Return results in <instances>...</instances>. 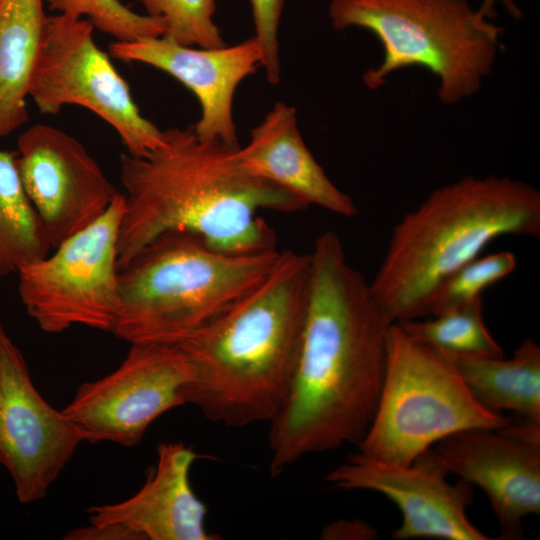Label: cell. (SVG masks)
I'll list each match as a JSON object with an SVG mask.
<instances>
[{
    "instance_id": "1",
    "label": "cell",
    "mask_w": 540,
    "mask_h": 540,
    "mask_svg": "<svg viewBox=\"0 0 540 540\" xmlns=\"http://www.w3.org/2000/svg\"><path fill=\"white\" fill-rule=\"evenodd\" d=\"M301 351L287 398L269 423V471L358 444L376 412L391 322L369 282L347 261L339 236L315 240Z\"/></svg>"
},
{
    "instance_id": "2",
    "label": "cell",
    "mask_w": 540,
    "mask_h": 540,
    "mask_svg": "<svg viewBox=\"0 0 540 540\" xmlns=\"http://www.w3.org/2000/svg\"><path fill=\"white\" fill-rule=\"evenodd\" d=\"M239 146L198 138L193 125L164 131L163 143L144 156L120 157L125 189L117 241L123 268L164 232L184 230L231 254L276 248V236L259 210L307 208L279 186L245 170Z\"/></svg>"
},
{
    "instance_id": "3",
    "label": "cell",
    "mask_w": 540,
    "mask_h": 540,
    "mask_svg": "<svg viewBox=\"0 0 540 540\" xmlns=\"http://www.w3.org/2000/svg\"><path fill=\"white\" fill-rule=\"evenodd\" d=\"M310 284V254L281 251L258 285L181 342L192 369L186 404L226 427L270 423L296 371Z\"/></svg>"
},
{
    "instance_id": "4",
    "label": "cell",
    "mask_w": 540,
    "mask_h": 540,
    "mask_svg": "<svg viewBox=\"0 0 540 540\" xmlns=\"http://www.w3.org/2000/svg\"><path fill=\"white\" fill-rule=\"evenodd\" d=\"M540 234V192L509 177L465 176L435 189L394 226L369 282L391 323L427 316L438 285L505 236Z\"/></svg>"
},
{
    "instance_id": "5",
    "label": "cell",
    "mask_w": 540,
    "mask_h": 540,
    "mask_svg": "<svg viewBox=\"0 0 540 540\" xmlns=\"http://www.w3.org/2000/svg\"><path fill=\"white\" fill-rule=\"evenodd\" d=\"M280 252L231 254L189 231L164 232L119 269L111 332L130 344L179 345L258 285Z\"/></svg>"
},
{
    "instance_id": "6",
    "label": "cell",
    "mask_w": 540,
    "mask_h": 540,
    "mask_svg": "<svg viewBox=\"0 0 540 540\" xmlns=\"http://www.w3.org/2000/svg\"><path fill=\"white\" fill-rule=\"evenodd\" d=\"M328 14L334 29L362 28L380 41L383 60L363 75L368 88L381 87L396 70L419 66L437 77L445 104L480 90L503 32L467 0H331Z\"/></svg>"
},
{
    "instance_id": "7",
    "label": "cell",
    "mask_w": 540,
    "mask_h": 540,
    "mask_svg": "<svg viewBox=\"0 0 540 540\" xmlns=\"http://www.w3.org/2000/svg\"><path fill=\"white\" fill-rule=\"evenodd\" d=\"M511 420L479 403L445 354L408 335L388 333L384 381L373 420L358 443L376 460L410 465L442 439L462 430H500Z\"/></svg>"
},
{
    "instance_id": "8",
    "label": "cell",
    "mask_w": 540,
    "mask_h": 540,
    "mask_svg": "<svg viewBox=\"0 0 540 540\" xmlns=\"http://www.w3.org/2000/svg\"><path fill=\"white\" fill-rule=\"evenodd\" d=\"M122 210L119 193L94 223L17 272L22 304L42 331L61 333L76 325L112 331L120 304L117 241Z\"/></svg>"
},
{
    "instance_id": "9",
    "label": "cell",
    "mask_w": 540,
    "mask_h": 540,
    "mask_svg": "<svg viewBox=\"0 0 540 540\" xmlns=\"http://www.w3.org/2000/svg\"><path fill=\"white\" fill-rule=\"evenodd\" d=\"M84 18L47 16L28 96L42 114L82 106L118 133L128 154L144 156L164 141V131L145 118L109 56L95 43Z\"/></svg>"
},
{
    "instance_id": "10",
    "label": "cell",
    "mask_w": 540,
    "mask_h": 540,
    "mask_svg": "<svg viewBox=\"0 0 540 540\" xmlns=\"http://www.w3.org/2000/svg\"><path fill=\"white\" fill-rule=\"evenodd\" d=\"M191 380L178 345L131 344L113 372L79 385L62 412L84 441L133 447L156 419L186 404Z\"/></svg>"
},
{
    "instance_id": "11",
    "label": "cell",
    "mask_w": 540,
    "mask_h": 540,
    "mask_svg": "<svg viewBox=\"0 0 540 540\" xmlns=\"http://www.w3.org/2000/svg\"><path fill=\"white\" fill-rule=\"evenodd\" d=\"M83 441L38 392L22 352L0 325V463L18 501L43 499Z\"/></svg>"
},
{
    "instance_id": "12",
    "label": "cell",
    "mask_w": 540,
    "mask_h": 540,
    "mask_svg": "<svg viewBox=\"0 0 540 540\" xmlns=\"http://www.w3.org/2000/svg\"><path fill=\"white\" fill-rule=\"evenodd\" d=\"M17 148L23 186L52 249L99 219L119 194L85 147L61 129L32 125Z\"/></svg>"
},
{
    "instance_id": "13",
    "label": "cell",
    "mask_w": 540,
    "mask_h": 540,
    "mask_svg": "<svg viewBox=\"0 0 540 540\" xmlns=\"http://www.w3.org/2000/svg\"><path fill=\"white\" fill-rule=\"evenodd\" d=\"M447 475L431 449L410 465L390 464L358 452L331 470L325 481L335 489L378 492L394 502L402 523L393 531V539H489L467 516L473 486L465 481L449 483Z\"/></svg>"
},
{
    "instance_id": "14",
    "label": "cell",
    "mask_w": 540,
    "mask_h": 540,
    "mask_svg": "<svg viewBox=\"0 0 540 540\" xmlns=\"http://www.w3.org/2000/svg\"><path fill=\"white\" fill-rule=\"evenodd\" d=\"M435 453L448 473L486 493L500 539L523 538V519L540 512V425L462 430L439 441Z\"/></svg>"
},
{
    "instance_id": "15",
    "label": "cell",
    "mask_w": 540,
    "mask_h": 540,
    "mask_svg": "<svg viewBox=\"0 0 540 540\" xmlns=\"http://www.w3.org/2000/svg\"><path fill=\"white\" fill-rule=\"evenodd\" d=\"M111 56L159 69L181 82L196 96L201 117L194 127L198 138L239 146L233 120V98L239 84L261 65V52L252 37L218 48H194L167 36L115 41Z\"/></svg>"
},
{
    "instance_id": "16",
    "label": "cell",
    "mask_w": 540,
    "mask_h": 540,
    "mask_svg": "<svg viewBox=\"0 0 540 540\" xmlns=\"http://www.w3.org/2000/svg\"><path fill=\"white\" fill-rule=\"evenodd\" d=\"M198 457L182 442L159 444L156 463L142 487L121 502L91 506L89 524H117L137 540L220 539L207 530V507L190 483Z\"/></svg>"
},
{
    "instance_id": "17",
    "label": "cell",
    "mask_w": 540,
    "mask_h": 540,
    "mask_svg": "<svg viewBox=\"0 0 540 540\" xmlns=\"http://www.w3.org/2000/svg\"><path fill=\"white\" fill-rule=\"evenodd\" d=\"M235 155L249 173L286 190L307 207L316 205L348 218L358 212L352 198L334 185L306 146L292 106L277 102Z\"/></svg>"
},
{
    "instance_id": "18",
    "label": "cell",
    "mask_w": 540,
    "mask_h": 540,
    "mask_svg": "<svg viewBox=\"0 0 540 540\" xmlns=\"http://www.w3.org/2000/svg\"><path fill=\"white\" fill-rule=\"evenodd\" d=\"M46 20L44 0H0V138L28 120L26 99Z\"/></svg>"
},
{
    "instance_id": "19",
    "label": "cell",
    "mask_w": 540,
    "mask_h": 540,
    "mask_svg": "<svg viewBox=\"0 0 540 540\" xmlns=\"http://www.w3.org/2000/svg\"><path fill=\"white\" fill-rule=\"evenodd\" d=\"M448 358L483 406L512 411L524 421L540 424V348L533 339L526 338L509 359Z\"/></svg>"
},
{
    "instance_id": "20",
    "label": "cell",
    "mask_w": 540,
    "mask_h": 540,
    "mask_svg": "<svg viewBox=\"0 0 540 540\" xmlns=\"http://www.w3.org/2000/svg\"><path fill=\"white\" fill-rule=\"evenodd\" d=\"M51 249L23 186L16 152L0 149V280L46 257Z\"/></svg>"
},
{
    "instance_id": "21",
    "label": "cell",
    "mask_w": 540,
    "mask_h": 540,
    "mask_svg": "<svg viewBox=\"0 0 540 540\" xmlns=\"http://www.w3.org/2000/svg\"><path fill=\"white\" fill-rule=\"evenodd\" d=\"M433 319L396 322L411 337L451 357H502L504 350L489 332L482 298L445 310Z\"/></svg>"
},
{
    "instance_id": "22",
    "label": "cell",
    "mask_w": 540,
    "mask_h": 540,
    "mask_svg": "<svg viewBox=\"0 0 540 540\" xmlns=\"http://www.w3.org/2000/svg\"><path fill=\"white\" fill-rule=\"evenodd\" d=\"M57 14L89 20L95 29L116 41L130 42L142 37L163 36L162 19L139 14L120 0H44Z\"/></svg>"
},
{
    "instance_id": "23",
    "label": "cell",
    "mask_w": 540,
    "mask_h": 540,
    "mask_svg": "<svg viewBox=\"0 0 540 540\" xmlns=\"http://www.w3.org/2000/svg\"><path fill=\"white\" fill-rule=\"evenodd\" d=\"M516 266V256L509 251L479 255L459 267L438 285L431 296L427 316L481 298L485 289L510 275Z\"/></svg>"
},
{
    "instance_id": "24",
    "label": "cell",
    "mask_w": 540,
    "mask_h": 540,
    "mask_svg": "<svg viewBox=\"0 0 540 540\" xmlns=\"http://www.w3.org/2000/svg\"><path fill=\"white\" fill-rule=\"evenodd\" d=\"M146 14L162 19L164 36L173 41L201 48L226 45L213 16L218 0H138Z\"/></svg>"
},
{
    "instance_id": "25",
    "label": "cell",
    "mask_w": 540,
    "mask_h": 540,
    "mask_svg": "<svg viewBox=\"0 0 540 540\" xmlns=\"http://www.w3.org/2000/svg\"><path fill=\"white\" fill-rule=\"evenodd\" d=\"M254 24V36L261 52V65L272 85L280 82L279 25L284 0H248Z\"/></svg>"
},
{
    "instance_id": "26",
    "label": "cell",
    "mask_w": 540,
    "mask_h": 540,
    "mask_svg": "<svg viewBox=\"0 0 540 540\" xmlns=\"http://www.w3.org/2000/svg\"><path fill=\"white\" fill-rule=\"evenodd\" d=\"M320 537L327 540H369L377 538V532L363 520L340 519L326 525Z\"/></svg>"
},
{
    "instance_id": "27",
    "label": "cell",
    "mask_w": 540,
    "mask_h": 540,
    "mask_svg": "<svg viewBox=\"0 0 540 540\" xmlns=\"http://www.w3.org/2000/svg\"><path fill=\"white\" fill-rule=\"evenodd\" d=\"M498 2L504 5L509 14L513 17L520 18L522 16L521 10L517 7L513 0H483L479 11L489 19L494 18L496 16L494 6Z\"/></svg>"
}]
</instances>
